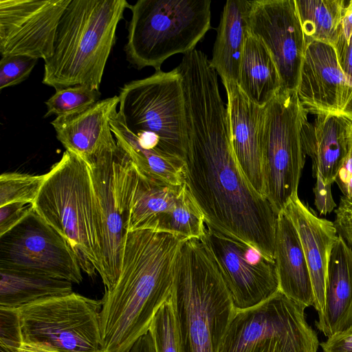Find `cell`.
I'll return each instance as SVG.
<instances>
[{
	"label": "cell",
	"instance_id": "45",
	"mask_svg": "<svg viewBox=\"0 0 352 352\" xmlns=\"http://www.w3.org/2000/svg\"><path fill=\"white\" fill-rule=\"evenodd\" d=\"M351 140H352V131H351Z\"/></svg>",
	"mask_w": 352,
	"mask_h": 352
},
{
	"label": "cell",
	"instance_id": "33",
	"mask_svg": "<svg viewBox=\"0 0 352 352\" xmlns=\"http://www.w3.org/2000/svg\"><path fill=\"white\" fill-rule=\"evenodd\" d=\"M38 59L23 55L1 56L0 89L25 80L32 72Z\"/></svg>",
	"mask_w": 352,
	"mask_h": 352
},
{
	"label": "cell",
	"instance_id": "38",
	"mask_svg": "<svg viewBox=\"0 0 352 352\" xmlns=\"http://www.w3.org/2000/svg\"><path fill=\"white\" fill-rule=\"evenodd\" d=\"M316 182L313 190L314 204L320 214L326 215L336 206L331 193V184H325L319 173H316Z\"/></svg>",
	"mask_w": 352,
	"mask_h": 352
},
{
	"label": "cell",
	"instance_id": "40",
	"mask_svg": "<svg viewBox=\"0 0 352 352\" xmlns=\"http://www.w3.org/2000/svg\"><path fill=\"white\" fill-rule=\"evenodd\" d=\"M343 197L352 200V147L338 170L335 182Z\"/></svg>",
	"mask_w": 352,
	"mask_h": 352
},
{
	"label": "cell",
	"instance_id": "23",
	"mask_svg": "<svg viewBox=\"0 0 352 352\" xmlns=\"http://www.w3.org/2000/svg\"><path fill=\"white\" fill-rule=\"evenodd\" d=\"M251 1L228 0L224 5L210 63L223 82L238 83L249 34Z\"/></svg>",
	"mask_w": 352,
	"mask_h": 352
},
{
	"label": "cell",
	"instance_id": "34",
	"mask_svg": "<svg viewBox=\"0 0 352 352\" xmlns=\"http://www.w3.org/2000/svg\"><path fill=\"white\" fill-rule=\"evenodd\" d=\"M23 344L19 310L0 307V352H19Z\"/></svg>",
	"mask_w": 352,
	"mask_h": 352
},
{
	"label": "cell",
	"instance_id": "14",
	"mask_svg": "<svg viewBox=\"0 0 352 352\" xmlns=\"http://www.w3.org/2000/svg\"><path fill=\"white\" fill-rule=\"evenodd\" d=\"M249 32L272 56L280 79V92L296 91L307 43L295 1H251Z\"/></svg>",
	"mask_w": 352,
	"mask_h": 352
},
{
	"label": "cell",
	"instance_id": "4",
	"mask_svg": "<svg viewBox=\"0 0 352 352\" xmlns=\"http://www.w3.org/2000/svg\"><path fill=\"white\" fill-rule=\"evenodd\" d=\"M171 298L182 352H219L236 309L217 264L201 239L182 243Z\"/></svg>",
	"mask_w": 352,
	"mask_h": 352
},
{
	"label": "cell",
	"instance_id": "29",
	"mask_svg": "<svg viewBox=\"0 0 352 352\" xmlns=\"http://www.w3.org/2000/svg\"><path fill=\"white\" fill-rule=\"evenodd\" d=\"M205 230L204 215L186 182L173 207L158 219L153 229L169 232L184 239H201Z\"/></svg>",
	"mask_w": 352,
	"mask_h": 352
},
{
	"label": "cell",
	"instance_id": "39",
	"mask_svg": "<svg viewBox=\"0 0 352 352\" xmlns=\"http://www.w3.org/2000/svg\"><path fill=\"white\" fill-rule=\"evenodd\" d=\"M323 352H352V327L320 343Z\"/></svg>",
	"mask_w": 352,
	"mask_h": 352
},
{
	"label": "cell",
	"instance_id": "9",
	"mask_svg": "<svg viewBox=\"0 0 352 352\" xmlns=\"http://www.w3.org/2000/svg\"><path fill=\"white\" fill-rule=\"evenodd\" d=\"M305 309L278 290L256 306L236 309L219 352H317L320 342Z\"/></svg>",
	"mask_w": 352,
	"mask_h": 352
},
{
	"label": "cell",
	"instance_id": "18",
	"mask_svg": "<svg viewBox=\"0 0 352 352\" xmlns=\"http://www.w3.org/2000/svg\"><path fill=\"white\" fill-rule=\"evenodd\" d=\"M119 102L118 96H114L79 111L56 117L51 124L58 140L66 151L89 164L102 151L117 145L110 122Z\"/></svg>",
	"mask_w": 352,
	"mask_h": 352
},
{
	"label": "cell",
	"instance_id": "17",
	"mask_svg": "<svg viewBox=\"0 0 352 352\" xmlns=\"http://www.w3.org/2000/svg\"><path fill=\"white\" fill-rule=\"evenodd\" d=\"M223 84L235 159L250 185L264 197L261 137L265 107L252 102L238 84Z\"/></svg>",
	"mask_w": 352,
	"mask_h": 352
},
{
	"label": "cell",
	"instance_id": "41",
	"mask_svg": "<svg viewBox=\"0 0 352 352\" xmlns=\"http://www.w3.org/2000/svg\"><path fill=\"white\" fill-rule=\"evenodd\" d=\"M128 352H155V344L149 332L141 336Z\"/></svg>",
	"mask_w": 352,
	"mask_h": 352
},
{
	"label": "cell",
	"instance_id": "20",
	"mask_svg": "<svg viewBox=\"0 0 352 352\" xmlns=\"http://www.w3.org/2000/svg\"><path fill=\"white\" fill-rule=\"evenodd\" d=\"M284 211L298 233L311 280L314 307L320 315L324 307L329 259L338 235L337 230L333 222L318 217L298 196L291 200Z\"/></svg>",
	"mask_w": 352,
	"mask_h": 352
},
{
	"label": "cell",
	"instance_id": "43",
	"mask_svg": "<svg viewBox=\"0 0 352 352\" xmlns=\"http://www.w3.org/2000/svg\"><path fill=\"white\" fill-rule=\"evenodd\" d=\"M19 352H52L46 349L23 343Z\"/></svg>",
	"mask_w": 352,
	"mask_h": 352
},
{
	"label": "cell",
	"instance_id": "37",
	"mask_svg": "<svg viewBox=\"0 0 352 352\" xmlns=\"http://www.w3.org/2000/svg\"><path fill=\"white\" fill-rule=\"evenodd\" d=\"M332 45L340 67L352 82V32L344 34L338 29V35Z\"/></svg>",
	"mask_w": 352,
	"mask_h": 352
},
{
	"label": "cell",
	"instance_id": "22",
	"mask_svg": "<svg viewBox=\"0 0 352 352\" xmlns=\"http://www.w3.org/2000/svg\"><path fill=\"white\" fill-rule=\"evenodd\" d=\"M274 261L279 290L305 308L314 307L313 287L300 237L285 211L277 217Z\"/></svg>",
	"mask_w": 352,
	"mask_h": 352
},
{
	"label": "cell",
	"instance_id": "27",
	"mask_svg": "<svg viewBox=\"0 0 352 352\" xmlns=\"http://www.w3.org/2000/svg\"><path fill=\"white\" fill-rule=\"evenodd\" d=\"M184 184L173 186L157 183L138 171L137 182L128 204L126 232L153 230L158 219L173 207Z\"/></svg>",
	"mask_w": 352,
	"mask_h": 352
},
{
	"label": "cell",
	"instance_id": "3",
	"mask_svg": "<svg viewBox=\"0 0 352 352\" xmlns=\"http://www.w3.org/2000/svg\"><path fill=\"white\" fill-rule=\"evenodd\" d=\"M126 0H71L57 27L42 82L58 90L78 85L99 90L116 40Z\"/></svg>",
	"mask_w": 352,
	"mask_h": 352
},
{
	"label": "cell",
	"instance_id": "44",
	"mask_svg": "<svg viewBox=\"0 0 352 352\" xmlns=\"http://www.w3.org/2000/svg\"><path fill=\"white\" fill-rule=\"evenodd\" d=\"M343 113L350 116L352 118V99L349 102V103L347 104L346 107L343 111Z\"/></svg>",
	"mask_w": 352,
	"mask_h": 352
},
{
	"label": "cell",
	"instance_id": "31",
	"mask_svg": "<svg viewBox=\"0 0 352 352\" xmlns=\"http://www.w3.org/2000/svg\"><path fill=\"white\" fill-rule=\"evenodd\" d=\"M47 174L4 173L0 176V206L12 203L33 204Z\"/></svg>",
	"mask_w": 352,
	"mask_h": 352
},
{
	"label": "cell",
	"instance_id": "25",
	"mask_svg": "<svg viewBox=\"0 0 352 352\" xmlns=\"http://www.w3.org/2000/svg\"><path fill=\"white\" fill-rule=\"evenodd\" d=\"M238 85L254 103L265 107L280 91L278 69L265 45L250 32L242 55Z\"/></svg>",
	"mask_w": 352,
	"mask_h": 352
},
{
	"label": "cell",
	"instance_id": "10",
	"mask_svg": "<svg viewBox=\"0 0 352 352\" xmlns=\"http://www.w3.org/2000/svg\"><path fill=\"white\" fill-rule=\"evenodd\" d=\"M101 300L72 292L18 309L23 343L52 352H102Z\"/></svg>",
	"mask_w": 352,
	"mask_h": 352
},
{
	"label": "cell",
	"instance_id": "32",
	"mask_svg": "<svg viewBox=\"0 0 352 352\" xmlns=\"http://www.w3.org/2000/svg\"><path fill=\"white\" fill-rule=\"evenodd\" d=\"M101 93L85 86H74L56 90L47 101L45 118L70 114L84 109L100 100Z\"/></svg>",
	"mask_w": 352,
	"mask_h": 352
},
{
	"label": "cell",
	"instance_id": "6",
	"mask_svg": "<svg viewBox=\"0 0 352 352\" xmlns=\"http://www.w3.org/2000/svg\"><path fill=\"white\" fill-rule=\"evenodd\" d=\"M210 0H138L129 9L126 58L135 68L161 69L176 54L184 55L211 28Z\"/></svg>",
	"mask_w": 352,
	"mask_h": 352
},
{
	"label": "cell",
	"instance_id": "1",
	"mask_svg": "<svg viewBox=\"0 0 352 352\" xmlns=\"http://www.w3.org/2000/svg\"><path fill=\"white\" fill-rule=\"evenodd\" d=\"M182 78L188 135L185 182L206 223L274 261L278 214L236 162L216 72L195 68Z\"/></svg>",
	"mask_w": 352,
	"mask_h": 352
},
{
	"label": "cell",
	"instance_id": "5",
	"mask_svg": "<svg viewBox=\"0 0 352 352\" xmlns=\"http://www.w3.org/2000/svg\"><path fill=\"white\" fill-rule=\"evenodd\" d=\"M46 174L33 208L69 242L82 270L93 276L100 270L101 236L89 167L65 151Z\"/></svg>",
	"mask_w": 352,
	"mask_h": 352
},
{
	"label": "cell",
	"instance_id": "26",
	"mask_svg": "<svg viewBox=\"0 0 352 352\" xmlns=\"http://www.w3.org/2000/svg\"><path fill=\"white\" fill-rule=\"evenodd\" d=\"M0 307L18 309L32 303L68 295L72 283L24 270L0 267Z\"/></svg>",
	"mask_w": 352,
	"mask_h": 352
},
{
	"label": "cell",
	"instance_id": "19",
	"mask_svg": "<svg viewBox=\"0 0 352 352\" xmlns=\"http://www.w3.org/2000/svg\"><path fill=\"white\" fill-rule=\"evenodd\" d=\"M352 118L344 113L316 115L302 130L304 151L311 160L313 176L319 173L331 184L351 147Z\"/></svg>",
	"mask_w": 352,
	"mask_h": 352
},
{
	"label": "cell",
	"instance_id": "30",
	"mask_svg": "<svg viewBox=\"0 0 352 352\" xmlns=\"http://www.w3.org/2000/svg\"><path fill=\"white\" fill-rule=\"evenodd\" d=\"M148 331L153 340L155 352H182L171 295L156 312Z\"/></svg>",
	"mask_w": 352,
	"mask_h": 352
},
{
	"label": "cell",
	"instance_id": "12",
	"mask_svg": "<svg viewBox=\"0 0 352 352\" xmlns=\"http://www.w3.org/2000/svg\"><path fill=\"white\" fill-rule=\"evenodd\" d=\"M0 267L82 281L81 267L69 242L33 209L0 236Z\"/></svg>",
	"mask_w": 352,
	"mask_h": 352
},
{
	"label": "cell",
	"instance_id": "28",
	"mask_svg": "<svg viewBox=\"0 0 352 352\" xmlns=\"http://www.w3.org/2000/svg\"><path fill=\"white\" fill-rule=\"evenodd\" d=\"M306 43L333 45L343 19L344 0H294Z\"/></svg>",
	"mask_w": 352,
	"mask_h": 352
},
{
	"label": "cell",
	"instance_id": "7",
	"mask_svg": "<svg viewBox=\"0 0 352 352\" xmlns=\"http://www.w3.org/2000/svg\"><path fill=\"white\" fill-rule=\"evenodd\" d=\"M118 113L135 134L159 140L158 151L186 159L187 122L182 76L176 67L125 83L120 89Z\"/></svg>",
	"mask_w": 352,
	"mask_h": 352
},
{
	"label": "cell",
	"instance_id": "16",
	"mask_svg": "<svg viewBox=\"0 0 352 352\" xmlns=\"http://www.w3.org/2000/svg\"><path fill=\"white\" fill-rule=\"evenodd\" d=\"M296 91L309 113H343L352 99V82L340 67L331 44L307 42Z\"/></svg>",
	"mask_w": 352,
	"mask_h": 352
},
{
	"label": "cell",
	"instance_id": "13",
	"mask_svg": "<svg viewBox=\"0 0 352 352\" xmlns=\"http://www.w3.org/2000/svg\"><path fill=\"white\" fill-rule=\"evenodd\" d=\"M201 239L213 256L236 309L256 306L279 290L275 261L256 248L206 223Z\"/></svg>",
	"mask_w": 352,
	"mask_h": 352
},
{
	"label": "cell",
	"instance_id": "2",
	"mask_svg": "<svg viewBox=\"0 0 352 352\" xmlns=\"http://www.w3.org/2000/svg\"><path fill=\"white\" fill-rule=\"evenodd\" d=\"M184 240L151 230L126 232L119 278L101 299L102 352H128L148 332L156 312L171 295L176 258Z\"/></svg>",
	"mask_w": 352,
	"mask_h": 352
},
{
	"label": "cell",
	"instance_id": "42",
	"mask_svg": "<svg viewBox=\"0 0 352 352\" xmlns=\"http://www.w3.org/2000/svg\"><path fill=\"white\" fill-rule=\"evenodd\" d=\"M339 31L344 34L352 32V0L346 1Z\"/></svg>",
	"mask_w": 352,
	"mask_h": 352
},
{
	"label": "cell",
	"instance_id": "11",
	"mask_svg": "<svg viewBox=\"0 0 352 352\" xmlns=\"http://www.w3.org/2000/svg\"><path fill=\"white\" fill-rule=\"evenodd\" d=\"M87 165L100 222L99 274L105 289H109L121 271L128 204L137 182L138 170L129 155L118 144L102 151Z\"/></svg>",
	"mask_w": 352,
	"mask_h": 352
},
{
	"label": "cell",
	"instance_id": "24",
	"mask_svg": "<svg viewBox=\"0 0 352 352\" xmlns=\"http://www.w3.org/2000/svg\"><path fill=\"white\" fill-rule=\"evenodd\" d=\"M110 124L118 145L129 155L140 174L165 185L179 186L185 184L184 159L142 147L135 135L122 122L118 111L113 115Z\"/></svg>",
	"mask_w": 352,
	"mask_h": 352
},
{
	"label": "cell",
	"instance_id": "21",
	"mask_svg": "<svg viewBox=\"0 0 352 352\" xmlns=\"http://www.w3.org/2000/svg\"><path fill=\"white\" fill-rule=\"evenodd\" d=\"M315 324L327 338L352 327V250L339 234L329 259L323 310Z\"/></svg>",
	"mask_w": 352,
	"mask_h": 352
},
{
	"label": "cell",
	"instance_id": "8",
	"mask_svg": "<svg viewBox=\"0 0 352 352\" xmlns=\"http://www.w3.org/2000/svg\"><path fill=\"white\" fill-rule=\"evenodd\" d=\"M308 113L297 91L279 92L265 106L261 137L264 197L277 214L298 196L306 157L302 130Z\"/></svg>",
	"mask_w": 352,
	"mask_h": 352
},
{
	"label": "cell",
	"instance_id": "35",
	"mask_svg": "<svg viewBox=\"0 0 352 352\" xmlns=\"http://www.w3.org/2000/svg\"><path fill=\"white\" fill-rule=\"evenodd\" d=\"M33 209L32 204L21 202L0 206V236L15 226Z\"/></svg>",
	"mask_w": 352,
	"mask_h": 352
},
{
	"label": "cell",
	"instance_id": "36",
	"mask_svg": "<svg viewBox=\"0 0 352 352\" xmlns=\"http://www.w3.org/2000/svg\"><path fill=\"white\" fill-rule=\"evenodd\" d=\"M334 225L340 235L352 250V200L342 197L336 210Z\"/></svg>",
	"mask_w": 352,
	"mask_h": 352
},
{
	"label": "cell",
	"instance_id": "15",
	"mask_svg": "<svg viewBox=\"0 0 352 352\" xmlns=\"http://www.w3.org/2000/svg\"><path fill=\"white\" fill-rule=\"evenodd\" d=\"M70 1L0 0L1 56H51L59 21Z\"/></svg>",
	"mask_w": 352,
	"mask_h": 352
}]
</instances>
